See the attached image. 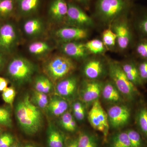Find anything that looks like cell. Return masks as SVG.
I'll return each mask as SVG.
<instances>
[{"mask_svg": "<svg viewBox=\"0 0 147 147\" xmlns=\"http://www.w3.org/2000/svg\"><path fill=\"white\" fill-rule=\"evenodd\" d=\"M15 112L18 124L26 134H36L42 127L43 121L42 112L32 102L28 95L24 96L18 101Z\"/></svg>", "mask_w": 147, "mask_h": 147, "instance_id": "1", "label": "cell"}, {"mask_svg": "<svg viewBox=\"0 0 147 147\" xmlns=\"http://www.w3.org/2000/svg\"><path fill=\"white\" fill-rule=\"evenodd\" d=\"M131 6L125 0H97L95 12L101 21L108 24L126 15Z\"/></svg>", "mask_w": 147, "mask_h": 147, "instance_id": "2", "label": "cell"}, {"mask_svg": "<svg viewBox=\"0 0 147 147\" xmlns=\"http://www.w3.org/2000/svg\"><path fill=\"white\" fill-rule=\"evenodd\" d=\"M108 70L112 82L123 96L130 101H134L139 96L137 88L127 77L121 65L117 62H109Z\"/></svg>", "mask_w": 147, "mask_h": 147, "instance_id": "3", "label": "cell"}, {"mask_svg": "<svg viewBox=\"0 0 147 147\" xmlns=\"http://www.w3.org/2000/svg\"><path fill=\"white\" fill-rule=\"evenodd\" d=\"M43 69L48 78L55 82L64 79L74 71L75 65L67 56L57 55L46 62Z\"/></svg>", "mask_w": 147, "mask_h": 147, "instance_id": "4", "label": "cell"}, {"mask_svg": "<svg viewBox=\"0 0 147 147\" xmlns=\"http://www.w3.org/2000/svg\"><path fill=\"white\" fill-rule=\"evenodd\" d=\"M35 70L34 65L30 61L21 57H15L9 62L6 72L12 82L21 85L30 81Z\"/></svg>", "mask_w": 147, "mask_h": 147, "instance_id": "5", "label": "cell"}, {"mask_svg": "<svg viewBox=\"0 0 147 147\" xmlns=\"http://www.w3.org/2000/svg\"><path fill=\"white\" fill-rule=\"evenodd\" d=\"M88 119L90 124L94 129L102 132L104 141H106L109 131L108 116L99 100L95 101L88 113Z\"/></svg>", "mask_w": 147, "mask_h": 147, "instance_id": "6", "label": "cell"}, {"mask_svg": "<svg viewBox=\"0 0 147 147\" xmlns=\"http://www.w3.org/2000/svg\"><path fill=\"white\" fill-rule=\"evenodd\" d=\"M18 39V32L11 22L2 24L0 28V52L7 55L13 52Z\"/></svg>", "mask_w": 147, "mask_h": 147, "instance_id": "7", "label": "cell"}, {"mask_svg": "<svg viewBox=\"0 0 147 147\" xmlns=\"http://www.w3.org/2000/svg\"><path fill=\"white\" fill-rule=\"evenodd\" d=\"M109 125L115 129H119L125 126L130 121V109L126 105L115 104L110 106L107 112Z\"/></svg>", "mask_w": 147, "mask_h": 147, "instance_id": "8", "label": "cell"}, {"mask_svg": "<svg viewBox=\"0 0 147 147\" xmlns=\"http://www.w3.org/2000/svg\"><path fill=\"white\" fill-rule=\"evenodd\" d=\"M68 6L65 19L69 24L84 28L93 26L92 19L80 6L71 2L68 3Z\"/></svg>", "mask_w": 147, "mask_h": 147, "instance_id": "9", "label": "cell"}, {"mask_svg": "<svg viewBox=\"0 0 147 147\" xmlns=\"http://www.w3.org/2000/svg\"><path fill=\"white\" fill-rule=\"evenodd\" d=\"M103 84L98 80L84 81L79 90L81 100L84 104H92L101 95Z\"/></svg>", "mask_w": 147, "mask_h": 147, "instance_id": "10", "label": "cell"}, {"mask_svg": "<svg viewBox=\"0 0 147 147\" xmlns=\"http://www.w3.org/2000/svg\"><path fill=\"white\" fill-rule=\"evenodd\" d=\"M114 22L115 23L113 24L112 30L117 36V42L118 47L121 50H125L132 40L131 29L127 21L125 19H121V17Z\"/></svg>", "mask_w": 147, "mask_h": 147, "instance_id": "11", "label": "cell"}, {"mask_svg": "<svg viewBox=\"0 0 147 147\" xmlns=\"http://www.w3.org/2000/svg\"><path fill=\"white\" fill-rule=\"evenodd\" d=\"M55 33L56 36L63 42L79 41L86 39L88 36L84 28L74 26L60 28Z\"/></svg>", "mask_w": 147, "mask_h": 147, "instance_id": "12", "label": "cell"}, {"mask_svg": "<svg viewBox=\"0 0 147 147\" xmlns=\"http://www.w3.org/2000/svg\"><path fill=\"white\" fill-rule=\"evenodd\" d=\"M78 80L74 76H69L61 80L56 86V92L59 96L65 100H71L78 92Z\"/></svg>", "mask_w": 147, "mask_h": 147, "instance_id": "13", "label": "cell"}, {"mask_svg": "<svg viewBox=\"0 0 147 147\" xmlns=\"http://www.w3.org/2000/svg\"><path fill=\"white\" fill-rule=\"evenodd\" d=\"M83 72L88 80H98L105 75L106 69L103 62L98 59H92L84 64Z\"/></svg>", "mask_w": 147, "mask_h": 147, "instance_id": "14", "label": "cell"}, {"mask_svg": "<svg viewBox=\"0 0 147 147\" xmlns=\"http://www.w3.org/2000/svg\"><path fill=\"white\" fill-rule=\"evenodd\" d=\"M61 50L64 55L77 60L83 59L86 58L89 53L85 43L77 41L63 42L61 46Z\"/></svg>", "mask_w": 147, "mask_h": 147, "instance_id": "15", "label": "cell"}, {"mask_svg": "<svg viewBox=\"0 0 147 147\" xmlns=\"http://www.w3.org/2000/svg\"><path fill=\"white\" fill-rule=\"evenodd\" d=\"M101 96L105 101L114 105L121 104L123 101V96L112 81L103 84Z\"/></svg>", "mask_w": 147, "mask_h": 147, "instance_id": "16", "label": "cell"}, {"mask_svg": "<svg viewBox=\"0 0 147 147\" xmlns=\"http://www.w3.org/2000/svg\"><path fill=\"white\" fill-rule=\"evenodd\" d=\"M68 7L65 0H53L49 6V15L55 21H62L65 19Z\"/></svg>", "mask_w": 147, "mask_h": 147, "instance_id": "17", "label": "cell"}, {"mask_svg": "<svg viewBox=\"0 0 147 147\" xmlns=\"http://www.w3.org/2000/svg\"><path fill=\"white\" fill-rule=\"evenodd\" d=\"M121 67L129 80L136 87L143 86L144 83L139 74L138 64L130 61L122 65Z\"/></svg>", "mask_w": 147, "mask_h": 147, "instance_id": "18", "label": "cell"}, {"mask_svg": "<svg viewBox=\"0 0 147 147\" xmlns=\"http://www.w3.org/2000/svg\"><path fill=\"white\" fill-rule=\"evenodd\" d=\"M68 108L67 100L59 96L51 98L47 107L48 111L56 117L63 115L67 111Z\"/></svg>", "mask_w": 147, "mask_h": 147, "instance_id": "19", "label": "cell"}, {"mask_svg": "<svg viewBox=\"0 0 147 147\" xmlns=\"http://www.w3.org/2000/svg\"><path fill=\"white\" fill-rule=\"evenodd\" d=\"M135 122L138 130L143 137L147 139V106L142 104L137 110Z\"/></svg>", "mask_w": 147, "mask_h": 147, "instance_id": "20", "label": "cell"}, {"mask_svg": "<svg viewBox=\"0 0 147 147\" xmlns=\"http://www.w3.org/2000/svg\"><path fill=\"white\" fill-rule=\"evenodd\" d=\"M137 13L135 28L141 37L147 38V8H140Z\"/></svg>", "mask_w": 147, "mask_h": 147, "instance_id": "21", "label": "cell"}, {"mask_svg": "<svg viewBox=\"0 0 147 147\" xmlns=\"http://www.w3.org/2000/svg\"><path fill=\"white\" fill-rule=\"evenodd\" d=\"M43 29L42 21L38 18L29 19L24 25V30L26 34L34 36L40 34Z\"/></svg>", "mask_w": 147, "mask_h": 147, "instance_id": "22", "label": "cell"}, {"mask_svg": "<svg viewBox=\"0 0 147 147\" xmlns=\"http://www.w3.org/2000/svg\"><path fill=\"white\" fill-rule=\"evenodd\" d=\"M34 86L35 90L46 94L52 90L53 84L52 81L48 77L40 76L35 80Z\"/></svg>", "mask_w": 147, "mask_h": 147, "instance_id": "23", "label": "cell"}, {"mask_svg": "<svg viewBox=\"0 0 147 147\" xmlns=\"http://www.w3.org/2000/svg\"><path fill=\"white\" fill-rule=\"evenodd\" d=\"M40 0H18V8L22 13L30 14L38 8Z\"/></svg>", "mask_w": 147, "mask_h": 147, "instance_id": "24", "label": "cell"}, {"mask_svg": "<svg viewBox=\"0 0 147 147\" xmlns=\"http://www.w3.org/2000/svg\"><path fill=\"white\" fill-rule=\"evenodd\" d=\"M110 147H131L126 131L114 134L110 140Z\"/></svg>", "mask_w": 147, "mask_h": 147, "instance_id": "25", "label": "cell"}, {"mask_svg": "<svg viewBox=\"0 0 147 147\" xmlns=\"http://www.w3.org/2000/svg\"><path fill=\"white\" fill-rule=\"evenodd\" d=\"M47 143L49 147H63V135L59 131L52 128L48 133Z\"/></svg>", "mask_w": 147, "mask_h": 147, "instance_id": "26", "label": "cell"}, {"mask_svg": "<svg viewBox=\"0 0 147 147\" xmlns=\"http://www.w3.org/2000/svg\"><path fill=\"white\" fill-rule=\"evenodd\" d=\"M96 137L93 134L82 132L78 138V147H98Z\"/></svg>", "mask_w": 147, "mask_h": 147, "instance_id": "27", "label": "cell"}, {"mask_svg": "<svg viewBox=\"0 0 147 147\" xmlns=\"http://www.w3.org/2000/svg\"><path fill=\"white\" fill-rule=\"evenodd\" d=\"M14 7V0H0V18H9L13 13Z\"/></svg>", "mask_w": 147, "mask_h": 147, "instance_id": "28", "label": "cell"}, {"mask_svg": "<svg viewBox=\"0 0 147 147\" xmlns=\"http://www.w3.org/2000/svg\"><path fill=\"white\" fill-rule=\"evenodd\" d=\"M51 49L50 45L45 42L42 41L32 42L28 47L29 52L34 55H44Z\"/></svg>", "mask_w": 147, "mask_h": 147, "instance_id": "29", "label": "cell"}, {"mask_svg": "<svg viewBox=\"0 0 147 147\" xmlns=\"http://www.w3.org/2000/svg\"><path fill=\"white\" fill-rule=\"evenodd\" d=\"M131 147H145L144 138L141 133L133 129L126 130Z\"/></svg>", "mask_w": 147, "mask_h": 147, "instance_id": "30", "label": "cell"}, {"mask_svg": "<svg viewBox=\"0 0 147 147\" xmlns=\"http://www.w3.org/2000/svg\"><path fill=\"white\" fill-rule=\"evenodd\" d=\"M61 123L63 128L67 131L73 132L77 128V124L74 118L67 111L61 116Z\"/></svg>", "mask_w": 147, "mask_h": 147, "instance_id": "31", "label": "cell"}, {"mask_svg": "<svg viewBox=\"0 0 147 147\" xmlns=\"http://www.w3.org/2000/svg\"><path fill=\"white\" fill-rule=\"evenodd\" d=\"M85 45L88 52L95 55L101 54L105 51V45L100 40H92L85 43Z\"/></svg>", "mask_w": 147, "mask_h": 147, "instance_id": "32", "label": "cell"}, {"mask_svg": "<svg viewBox=\"0 0 147 147\" xmlns=\"http://www.w3.org/2000/svg\"><path fill=\"white\" fill-rule=\"evenodd\" d=\"M32 101L40 109L47 108L49 100L46 94L34 90L33 92Z\"/></svg>", "mask_w": 147, "mask_h": 147, "instance_id": "33", "label": "cell"}, {"mask_svg": "<svg viewBox=\"0 0 147 147\" xmlns=\"http://www.w3.org/2000/svg\"><path fill=\"white\" fill-rule=\"evenodd\" d=\"M102 39L105 46L111 48L115 45L117 36L112 29H106L102 32Z\"/></svg>", "mask_w": 147, "mask_h": 147, "instance_id": "34", "label": "cell"}, {"mask_svg": "<svg viewBox=\"0 0 147 147\" xmlns=\"http://www.w3.org/2000/svg\"><path fill=\"white\" fill-rule=\"evenodd\" d=\"M137 56L142 60H147V38H142L135 46Z\"/></svg>", "mask_w": 147, "mask_h": 147, "instance_id": "35", "label": "cell"}, {"mask_svg": "<svg viewBox=\"0 0 147 147\" xmlns=\"http://www.w3.org/2000/svg\"><path fill=\"white\" fill-rule=\"evenodd\" d=\"M12 124L10 111L7 108L0 107V125L11 127Z\"/></svg>", "mask_w": 147, "mask_h": 147, "instance_id": "36", "label": "cell"}, {"mask_svg": "<svg viewBox=\"0 0 147 147\" xmlns=\"http://www.w3.org/2000/svg\"><path fill=\"white\" fill-rule=\"evenodd\" d=\"M2 92V96L3 100L5 103L12 105L16 95L14 88L13 87H7Z\"/></svg>", "mask_w": 147, "mask_h": 147, "instance_id": "37", "label": "cell"}, {"mask_svg": "<svg viewBox=\"0 0 147 147\" xmlns=\"http://www.w3.org/2000/svg\"><path fill=\"white\" fill-rule=\"evenodd\" d=\"M13 136L9 133H5L0 135V147H11L13 142Z\"/></svg>", "mask_w": 147, "mask_h": 147, "instance_id": "38", "label": "cell"}, {"mask_svg": "<svg viewBox=\"0 0 147 147\" xmlns=\"http://www.w3.org/2000/svg\"><path fill=\"white\" fill-rule=\"evenodd\" d=\"M138 66L140 77L144 84L147 82V60H142L138 63Z\"/></svg>", "mask_w": 147, "mask_h": 147, "instance_id": "39", "label": "cell"}, {"mask_svg": "<svg viewBox=\"0 0 147 147\" xmlns=\"http://www.w3.org/2000/svg\"><path fill=\"white\" fill-rule=\"evenodd\" d=\"M74 115L75 118L79 121L84 120L86 115L85 108L79 110H73Z\"/></svg>", "mask_w": 147, "mask_h": 147, "instance_id": "40", "label": "cell"}, {"mask_svg": "<svg viewBox=\"0 0 147 147\" xmlns=\"http://www.w3.org/2000/svg\"><path fill=\"white\" fill-rule=\"evenodd\" d=\"M8 81L3 77L0 76V92H3L7 88Z\"/></svg>", "mask_w": 147, "mask_h": 147, "instance_id": "41", "label": "cell"}, {"mask_svg": "<svg viewBox=\"0 0 147 147\" xmlns=\"http://www.w3.org/2000/svg\"><path fill=\"white\" fill-rule=\"evenodd\" d=\"M65 147H78V138L72 139L69 140Z\"/></svg>", "mask_w": 147, "mask_h": 147, "instance_id": "42", "label": "cell"}, {"mask_svg": "<svg viewBox=\"0 0 147 147\" xmlns=\"http://www.w3.org/2000/svg\"><path fill=\"white\" fill-rule=\"evenodd\" d=\"M6 55L0 52V71L3 67L6 61Z\"/></svg>", "mask_w": 147, "mask_h": 147, "instance_id": "43", "label": "cell"}, {"mask_svg": "<svg viewBox=\"0 0 147 147\" xmlns=\"http://www.w3.org/2000/svg\"><path fill=\"white\" fill-rule=\"evenodd\" d=\"M74 1L86 8H88V7L91 1V0H74Z\"/></svg>", "mask_w": 147, "mask_h": 147, "instance_id": "44", "label": "cell"}, {"mask_svg": "<svg viewBox=\"0 0 147 147\" xmlns=\"http://www.w3.org/2000/svg\"><path fill=\"white\" fill-rule=\"evenodd\" d=\"M11 147H20L19 145L17 144H15L14 145H12Z\"/></svg>", "mask_w": 147, "mask_h": 147, "instance_id": "45", "label": "cell"}, {"mask_svg": "<svg viewBox=\"0 0 147 147\" xmlns=\"http://www.w3.org/2000/svg\"><path fill=\"white\" fill-rule=\"evenodd\" d=\"M25 147H35L34 146H32V145H28L26 146Z\"/></svg>", "mask_w": 147, "mask_h": 147, "instance_id": "46", "label": "cell"}, {"mask_svg": "<svg viewBox=\"0 0 147 147\" xmlns=\"http://www.w3.org/2000/svg\"><path fill=\"white\" fill-rule=\"evenodd\" d=\"M126 1L129 2L131 3V1H133V0H125Z\"/></svg>", "mask_w": 147, "mask_h": 147, "instance_id": "47", "label": "cell"}, {"mask_svg": "<svg viewBox=\"0 0 147 147\" xmlns=\"http://www.w3.org/2000/svg\"><path fill=\"white\" fill-rule=\"evenodd\" d=\"M1 129L0 127V134H1Z\"/></svg>", "mask_w": 147, "mask_h": 147, "instance_id": "48", "label": "cell"}, {"mask_svg": "<svg viewBox=\"0 0 147 147\" xmlns=\"http://www.w3.org/2000/svg\"><path fill=\"white\" fill-rule=\"evenodd\" d=\"M2 24L0 23V28H1V26Z\"/></svg>", "mask_w": 147, "mask_h": 147, "instance_id": "49", "label": "cell"}]
</instances>
